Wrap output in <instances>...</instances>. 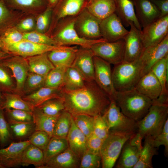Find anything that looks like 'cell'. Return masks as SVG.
<instances>
[{"label":"cell","instance_id":"cell-1","mask_svg":"<svg viewBox=\"0 0 168 168\" xmlns=\"http://www.w3.org/2000/svg\"><path fill=\"white\" fill-rule=\"evenodd\" d=\"M61 97L65 110L72 116L86 114L92 116L103 114L111 100L94 81L86 82L82 88L73 91L62 90Z\"/></svg>","mask_w":168,"mask_h":168},{"label":"cell","instance_id":"cell-2","mask_svg":"<svg viewBox=\"0 0 168 168\" xmlns=\"http://www.w3.org/2000/svg\"><path fill=\"white\" fill-rule=\"evenodd\" d=\"M124 114L134 120H141L148 112L152 100L134 87L116 91L113 100Z\"/></svg>","mask_w":168,"mask_h":168},{"label":"cell","instance_id":"cell-3","mask_svg":"<svg viewBox=\"0 0 168 168\" xmlns=\"http://www.w3.org/2000/svg\"><path fill=\"white\" fill-rule=\"evenodd\" d=\"M168 103L157 99L152 100L148 112L137 121L136 132L143 138L149 136L154 138L162 131L168 119Z\"/></svg>","mask_w":168,"mask_h":168},{"label":"cell","instance_id":"cell-4","mask_svg":"<svg viewBox=\"0 0 168 168\" xmlns=\"http://www.w3.org/2000/svg\"><path fill=\"white\" fill-rule=\"evenodd\" d=\"M112 71L113 86L116 91L134 88L143 76L144 65L139 58L132 62L123 61L114 65Z\"/></svg>","mask_w":168,"mask_h":168},{"label":"cell","instance_id":"cell-5","mask_svg":"<svg viewBox=\"0 0 168 168\" xmlns=\"http://www.w3.org/2000/svg\"><path fill=\"white\" fill-rule=\"evenodd\" d=\"M75 16L66 17L60 20L61 21L58 29L52 37L59 45L79 46L90 48L96 43L106 41L102 38L96 40H89L81 37L75 28Z\"/></svg>","mask_w":168,"mask_h":168},{"label":"cell","instance_id":"cell-6","mask_svg":"<svg viewBox=\"0 0 168 168\" xmlns=\"http://www.w3.org/2000/svg\"><path fill=\"white\" fill-rule=\"evenodd\" d=\"M134 133L110 131L108 136L103 141L100 151L102 168H112L114 166L124 144Z\"/></svg>","mask_w":168,"mask_h":168},{"label":"cell","instance_id":"cell-7","mask_svg":"<svg viewBox=\"0 0 168 168\" xmlns=\"http://www.w3.org/2000/svg\"><path fill=\"white\" fill-rule=\"evenodd\" d=\"M103 114L110 131L121 133L136 132L137 121L122 113L114 100H111L109 105Z\"/></svg>","mask_w":168,"mask_h":168},{"label":"cell","instance_id":"cell-8","mask_svg":"<svg viewBox=\"0 0 168 168\" xmlns=\"http://www.w3.org/2000/svg\"><path fill=\"white\" fill-rule=\"evenodd\" d=\"M101 20L85 7L75 16V28L81 37L89 40H98L102 38L100 30Z\"/></svg>","mask_w":168,"mask_h":168},{"label":"cell","instance_id":"cell-9","mask_svg":"<svg viewBox=\"0 0 168 168\" xmlns=\"http://www.w3.org/2000/svg\"><path fill=\"white\" fill-rule=\"evenodd\" d=\"M90 49L94 56L115 65L124 61V42L123 39L114 42L103 41L93 44Z\"/></svg>","mask_w":168,"mask_h":168},{"label":"cell","instance_id":"cell-10","mask_svg":"<svg viewBox=\"0 0 168 168\" xmlns=\"http://www.w3.org/2000/svg\"><path fill=\"white\" fill-rule=\"evenodd\" d=\"M142 28L140 34L144 48L159 44L168 35V15Z\"/></svg>","mask_w":168,"mask_h":168},{"label":"cell","instance_id":"cell-11","mask_svg":"<svg viewBox=\"0 0 168 168\" xmlns=\"http://www.w3.org/2000/svg\"><path fill=\"white\" fill-rule=\"evenodd\" d=\"M0 62L11 72L16 83L14 93L22 97L25 81L29 72L26 59L21 57L13 55L0 60Z\"/></svg>","mask_w":168,"mask_h":168},{"label":"cell","instance_id":"cell-12","mask_svg":"<svg viewBox=\"0 0 168 168\" xmlns=\"http://www.w3.org/2000/svg\"><path fill=\"white\" fill-rule=\"evenodd\" d=\"M93 59L94 81L111 100H113L116 91L113 82L111 64L97 56H94Z\"/></svg>","mask_w":168,"mask_h":168},{"label":"cell","instance_id":"cell-13","mask_svg":"<svg viewBox=\"0 0 168 168\" xmlns=\"http://www.w3.org/2000/svg\"><path fill=\"white\" fill-rule=\"evenodd\" d=\"M59 46L39 44L23 39L16 43L1 48L6 53L26 58L47 53Z\"/></svg>","mask_w":168,"mask_h":168},{"label":"cell","instance_id":"cell-14","mask_svg":"<svg viewBox=\"0 0 168 168\" xmlns=\"http://www.w3.org/2000/svg\"><path fill=\"white\" fill-rule=\"evenodd\" d=\"M100 30L102 38L108 42L123 39L129 31L115 12L101 20Z\"/></svg>","mask_w":168,"mask_h":168},{"label":"cell","instance_id":"cell-15","mask_svg":"<svg viewBox=\"0 0 168 168\" xmlns=\"http://www.w3.org/2000/svg\"><path fill=\"white\" fill-rule=\"evenodd\" d=\"M30 144L27 140L12 142L7 147L0 149V165L3 168H15L21 166L23 152Z\"/></svg>","mask_w":168,"mask_h":168},{"label":"cell","instance_id":"cell-16","mask_svg":"<svg viewBox=\"0 0 168 168\" xmlns=\"http://www.w3.org/2000/svg\"><path fill=\"white\" fill-rule=\"evenodd\" d=\"M130 29L124 38V61L130 62L138 59L144 47L140 34V31L133 23H130Z\"/></svg>","mask_w":168,"mask_h":168},{"label":"cell","instance_id":"cell-17","mask_svg":"<svg viewBox=\"0 0 168 168\" xmlns=\"http://www.w3.org/2000/svg\"><path fill=\"white\" fill-rule=\"evenodd\" d=\"M94 56L90 48L80 47L72 65L80 73L86 82L94 81Z\"/></svg>","mask_w":168,"mask_h":168},{"label":"cell","instance_id":"cell-18","mask_svg":"<svg viewBox=\"0 0 168 168\" xmlns=\"http://www.w3.org/2000/svg\"><path fill=\"white\" fill-rule=\"evenodd\" d=\"M168 54V35L159 44L144 48L139 58L144 65L143 75L149 72L154 65Z\"/></svg>","mask_w":168,"mask_h":168},{"label":"cell","instance_id":"cell-19","mask_svg":"<svg viewBox=\"0 0 168 168\" xmlns=\"http://www.w3.org/2000/svg\"><path fill=\"white\" fill-rule=\"evenodd\" d=\"M132 3L136 17L142 28L160 18V14L150 0H130Z\"/></svg>","mask_w":168,"mask_h":168},{"label":"cell","instance_id":"cell-20","mask_svg":"<svg viewBox=\"0 0 168 168\" xmlns=\"http://www.w3.org/2000/svg\"><path fill=\"white\" fill-rule=\"evenodd\" d=\"M78 49L77 46H60L48 52V56L54 67L67 68L72 66Z\"/></svg>","mask_w":168,"mask_h":168},{"label":"cell","instance_id":"cell-21","mask_svg":"<svg viewBox=\"0 0 168 168\" xmlns=\"http://www.w3.org/2000/svg\"><path fill=\"white\" fill-rule=\"evenodd\" d=\"M87 2V0H58L52 8L55 21L77 16L85 7Z\"/></svg>","mask_w":168,"mask_h":168},{"label":"cell","instance_id":"cell-22","mask_svg":"<svg viewBox=\"0 0 168 168\" xmlns=\"http://www.w3.org/2000/svg\"><path fill=\"white\" fill-rule=\"evenodd\" d=\"M134 88L152 100L158 98L162 92L161 84L151 70L141 77Z\"/></svg>","mask_w":168,"mask_h":168},{"label":"cell","instance_id":"cell-23","mask_svg":"<svg viewBox=\"0 0 168 168\" xmlns=\"http://www.w3.org/2000/svg\"><path fill=\"white\" fill-rule=\"evenodd\" d=\"M81 159L68 147L50 159L40 168H75Z\"/></svg>","mask_w":168,"mask_h":168},{"label":"cell","instance_id":"cell-24","mask_svg":"<svg viewBox=\"0 0 168 168\" xmlns=\"http://www.w3.org/2000/svg\"><path fill=\"white\" fill-rule=\"evenodd\" d=\"M62 89V87L53 88L44 86L22 97L35 108L49 100L61 97Z\"/></svg>","mask_w":168,"mask_h":168},{"label":"cell","instance_id":"cell-25","mask_svg":"<svg viewBox=\"0 0 168 168\" xmlns=\"http://www.w3.org/2000/svg\"><path fill=\"white\" fill-rule=\"evenodd\" d=\"M116 10L115 13L122 23L126 27L130 26L133 22L136 28L141 30L142 28L136 17L133 5L130 0H114Z\"/></svg>","mask_w":168,"mask_h":168},{"label":"cell","instance_id":"cell-26","mask_svg":"<svg viewBox=\"0 0 168 168\" xmlns=\"http://www.w3.org/2000/svg\"><path fill=\"white\" fill-rule=\"evenodd\" d=\"M67 138L69 148L81 159L87 150L86 137L76 125L73 119Z\"/></svg>","mask_w":168,"mask_h":168},{"label":"cell","instance_id":"cell-27","mask_svg":"<svg viewBox=\"0 0 168 168\" xmlns=\"http://www.w3.org/2000/svg\"><path fill=\"white\" fill-rule=\"evenodd\" d=\"M141 151L128 140L124 144L116 166L117 168H133L138 161Z\"/></svg>","mask_w":168,"mask_h":168},{"label":"cell","instance_id":"cell-28","mask_svg":"<svg viewBox=\"0 0 168 168\" xmlns=\"http://www.w3.org/2000/svg\"><path fill=\"white\" fill-rule=\"evenodd\" d=\"M86 8L94 16L102 20L115 12L114 0H90Z\"/></svg>","mask_w":168,"mask_h":168},{"label":"cell","instance_id":"cell-29","mask_svg":"<svg viewBox=\"0 0 168 168\" xmlns=\"http://www.w3.org/2000/svg\"><path fill=\"white\" fill-rule=\"evenodd\" d=\"M26 58L29 65V72L45 77L55 67L49 59L47 53Z\"/></svg>","mask_w":168,"mask_h":168},{"label":"cell","instance_id":"cell-30","mask_svg":"<svg viewBox=\"0 0 168 168\" xmlns=\"http://www.w3.org/2000/svg\"><path fill=\"white\" fill-rule=\"evenodd\" d=\"M32 113L35 130L44 131L52 137L55 124L60 114L56 116L49 115L36 107L34 108Z\"/></svg>","mask_w":168,"mask_h":168},{"label":"cell","instance_id":"cell-31","mask_svg":"<svg viewBox=\"0 0 168 168\" xmlns=\"http://www.w3.org/2000/svg\"><path fill=\"white\" fill-rule=\"evenodd\" d=\"M13 141L19 142L28 140L29 137L35 131L33 122H19L7 121Z\"/></svg>","mask_w":168,"mask_h":168},{"label":"cell","instance_id":"cell-32","mask_svg":"<svg viewBox=\"0 0 168 168\" xmlns=\"http://www.w3.org/2000/svg\"><path fill=\"white\" fill-rule=\"evenodd\" d=\"M144 145L142 146L138 161L133 168H152V158L157 154V147L153 144V138L151 137H145Z\"/></svg>","mask_w":168,"mask_h":168},{"label":"cell","instance_id":"cell-33","mask_svg":"<svg viewBox=\"0 0 168 168\" xmlns=\"http://www.w3.org/2000/svg\"><path fill=\"white\" fill-rule=\"evenodd\" d=\"M44 164L43 151L30 143L26 147L23 152L21 166H27L33 165L36 168H40Z\"/></svg>","mask_w":168,"mask_h":168},{"label":"cell","instance_id":"cell-34","mask_svg":"<svg viewBox=\"0 0 168 168\" xmlns=\"http://www.w3.org/2000/svg\"><path fill=\"white\" fill-rule=\"evenodd\" d=\"M86 82L80 73L71 66L67 68L62 89L68 91L80 89L85 86Z\"/></svg>","mask_w":168,"mask_h":168},{"label":"cell","instance_id":"cell-35","mask_svg":"<svg viewBox=\"0 0 168 168\" xmlns=\"http://www.w3.org/2000/svg\"><path fill=\"white\" fill-rule=\"evenodd\" d=\"M151 70L161 84L162 92L160 96H168V54L156 63Z\"/></svg>","mask_w":168,"mask_h":168},{"label":"cell","instance_id":"cell-36","mask_svg":"<svg viewBox=\"0 0 168 168\" xmlns=\"http://www.w3.org/2000/svg\"><path fill=\"white\" fill-rule=\"evenodd\" d=\"M68 147L67 138L52 137L46 148L43 151L44 156V165L51 158Z\"/></svg>","mask_w":168,"mask_h":168},{"label":"cell","instance_id":"cell-37","mask_svg":"<svg viewBox=\"0 0 168 168\" xmlns=\"http://www.w3.org/2000/svg\"><path fill=\"white\" fill-rule=\"evenodd\" d=\"M72 120L73 117L70 113L65 110H63L57 119L52 136L67 138Z\"/></svg>","mask_w":168,"mask_h":168},{"label":"cell","instance_id":"cell-38","mask_svg":"<svg viewBox=\"0 0 168 168\" xmlns=\"http://www.w3.org/2000/svg\"><path fill=\"white\" fill-rule=\"evenodd\" d=\"M4 98L2 107L6 109L22 110L32 111L34 107L30 103L24 100L19 94L14 93H3Z\"/></svg>","mask_w":168,"mask_h":168},{"label":"cell","instance_id":"cell-39","mask_svg":"<svg viewBox=\"0 0 168 168\" xmlns=\"http://www.w3.org/2000/svg\"><path fill=\"white\" fill-rule=\"evenodd\" d=\"M13 8L25 10H44L48 6V0H7Z\"/></svg>","mask_w":168,"mask_h":168},{"label":"cell","instance_id":"cell-40","mask_svg":"<svg viewBox=\"0 0 168 168\" xmlns=\"http://www.w3.org/2000/svg\"><path fill=\"white\" fill-rule=\"evenodd\" d=\"M15 80L10 70L0 62V91L3 93H14Z\"/></svg>","mask_w":168,"mask_h":168},{"label":"cell","instance_id":"cell-41","mask_svg":"<svg viewBox=\"0 0 168 168\" xmlns=\"http://www.w3.org/2000/svg\"><path fill=\"white\" fill-rule=\"evenodd\" d=\"M67 68L55 67L46 76L44 86L53 88L63 87Z\"/></svg>","mask_w":168,"mask_h":168},{"label":"cell","instance_id":"cell-42","mask_svg":"<svg viewBox=\"0 0 168 168\" xmlns=\"http://www.w3.org/2000/svg\"><path fill=\"white\" fill-rule=\"evenodd\" d=\"M43 113L49 115H59L65 110L63 99L61 98L49 100L36 107Z\"/></svg>","mask_w":168,"mask_h":168},{"label":"cell","instance_id":"cell-43","mask_svg":"<svg viewBox=\"0 0 168 168\" xmlns=\"http://www.w3.org/2000/svg\"><path fill=\"white\" fill-rule=\"evenodd\" d=\"M46 77L42 75L29 72L24 83L23 96L30 94L44 86Z\"/></svg>","mask_w":168,"mask_h":168},{"label":"cell","instance_id":"cell-44","mask_svg":"<svg viewBox=\"0 0 168 168\" xmlns=\"http://www.w3.org/2000/svg\"><path fill=\"white\" fill-rule=\"evenodd\" d=\"M4 112L7 121L19 122H33L32 111L20 109H4Z\"/></svg>","mask_w":168,"mask_h":168},{"label":"cell","instance_id":"cell-45","mask_svg":"<svg viewBox=\"0 0 168 168\" xmlns=\"http://www.w3.org/2000/svg\"><path fill=\"white\" fill-rule=\"evenodd\" d=\"M72 117L76 125L86 137L93 132L94 116L81 114Z\"/></svg>","mask_w":168,"mask_h":168},{"label":"cell","instance_id":"cell-46","mask_svg":"<svg viewBox=\"0 0 168 168\" xmlns=\"http://www.w3.org/2000/svg\"><path fill=\"white\" fill-rule=\"evenodd\" d=\"M12 142L9 124L5 117L4 110L0 108V148L6 147Z\"/></svg>","mask_w":168,"mask_h":168},{"label":"cell","instance_id":"cell-47","mask_svg":"<svg viewBox=\"0 0 168 168\" xmlns=\"http://www.w3.org/2000/svg\"><path fill=\"white\" fill-rule=\"evenodd\" d=\"M23 39L37 44L52 46H60L52 37L38 32H30L23 33Z\"/></svg>","mask_w":168,"mask_h":168},{"label":"cell","instance_id":"cell-48","mask_svg":"<svg viewBox=\"0 0 168 168\" xmlns=\"http://www.w3.org/2000/svg\"><path fill=\"white\" fill-rule=\"evenodd\" d=\"M93 133L104 141L108 136L110 130L103 114L94 116Z\"/></svg>","mask_w":168,"mask_h":168},{"label":"cell","instance_id":"cell-49","mask_svg":"<svg viewBox=\"0 0 168 168\" xmlns=\"http://www.w3.org/2000/svg\"><path fill=\"white\" fill-rule=\"evenodd\" d=\"M101 164V157L100 154L87 150L82 156L79 168H98Z\"/></svg>","mask_w":168,"mask_h":168},{"label":"cell","instance_id":"cell-50","mask_svg":"<svg viewBox=\"0 0 168 168\" xmlns=\"http://www.w3.org/2000/svg\"><path fill=\"white\" fill-rule=\"evenodd\" d=\"M51 137L46 132L35 130L29 138L30 144L43 151L46 148Z\"/></svg>","mask_w":168,"mask_h":168},{"label":"cell","instance_id":"cell-51","mask_svg":"<svg viewBox=\"0 0 168 168\" xmlns=\"http://www.w3.org/2000/svg\"><path fill=\"white\" fill-rule=\"evenodd\" d=\"M53 9L48 6L37 19L36 28L38 32L44 33L49 29L52 19Z\"/></svg>","mask_w":168,"mask_h":168},{"label":"cell","instance_id":"cell-52","mask_svg":"<svg viewBox=\"0 0 168 168\" xmlns=\"http://www.w3.org/2000/svg\"><path fill=\"white\" fill-rule=\"evenodd\" d=\"M154 146L158 147L161 145L165 147V153L168 154V119L166 120L161 132L153 139Z\"/></svg>","mask_w":168,"mask_h":168},{"label":"cell","instance_id":"cell-53","mask_svg":"<svg viewBox=\"0 0 168 168\" xmlns=\"http://www.w3.org/2000/svg\"><path fill=\"white\" fill-rule=\"evenodd\" d=\"M103 141L92 133L86 137V145L87 150L100 155V151Z\"/></svg>","mask_w":168,"mask_h":168},{"label":"cell","instance_id":"cell-54","mask_svg":"<svg viewBox=\"0 0 168 168\" xmlns=\"http://www.w3.org/2000/svg\"><path fill=\"white\" fill-rule=\"evenodd\" d=\"M23 39V34L15 30H12L7 32L2 40V43L0 44L2 46L13 44L18 42Z\"/></svg>","mask_w":168,"mask_h":168},{"label":"cell","instance_id":"cell-55","mask_svg":"<svg viewBox=\"0 0 168 168\" xmlns=\"http://www.w3.org/2000/svg\"><path fill=\"white\" fill-rule=\"evenodd\" d=\"M160 12V18L168 15V0H150Z\"/></svg>","mask_w":168,"mask_h":168},{"label":"cell","instance_id":"cell-56","mask_svg":"<svg viewBox=\"0 0 168 168\" xmlns=\"http://www.w3.org/2000/svg\"><path fill=\"white\" fill-rule=\"evenodd\" d=\"M34 25V21L31 18H26L21 21L18 25V27L20 30L28 31L31 30Z\"/></svg>","mask_w":168,"mask_h":168},{"label":"cell","instance_id":"cell-57","mask_svg":"<svg viewBox=\"0 0 168 168\" xmlns=\"http://www.w3.org/2000/svg\"><path fill=\"white\" fill-rule=\"evenodd\" d=\"M9 13V11L4 2L0 1V23L7 17Z\"/></svg>","mask_w":168,"mask_h":168},{"label":"cell","instance_id":"cell-58","mask_svg":"<svg viewBox=\"0 0 168 168\" xmlns=\"http://www.w3.org/2000/svg\"><path fill=\"white\" fill-rule=\"evenodd\" d=\"M4 100L3 93L0 91V108L2 109Z\"/></svg>","mask_w":168,"mask_h":168},{"label":"cell","instance_id":"cell-59","mask_svg":"<svg viewBox=\"0 0 168 168\" xmlns=\"http://www.w3.org/2000/svg\"><path fill=\"white\" fill-rule=\"evenodd\" d=\"M58 0H48V6L53 8Z\"/></svg>","mask_w":168,"mask_h":168},{"label":"cell","instance_id":"cell-60","mask_svg":"<svg viewBox=\"0 0 168 168\" xmlns=\"http://www.w3.org/2000/svg\"><path fill=\"white\" fill-rule=\"evenodd\" d=\"M7 57H8L6 53L0 51V60H1Z\"/></svg>","mask_w":168,"mask_h":168},{"label":"cell","instance_id":"cell-61","mask_svg":"<svg viewBox=\"0 0 168 168\" xmlns=\"http://www.w3.org/2000/svg\"><path fill=\"white\" fill-rule=\"evenodd\" d=\"M0 168H3V167L1 166V165H0Z\"/></svg>","mask_w":168,"mask_h":168},{"label":"cell","instance_id":"cell-62","mask_svg":"<svg viewBox=\"0 0 168 168\" xmlns=\"http://www.w3.org/2000/svg\"><path fill=\"white\" fill-rule=\"evenodd\" d=\"M90 0H87V2H88L89 1H90Z\"/></svg>","mask_w":168,"mask_h":168}]
</instances>
